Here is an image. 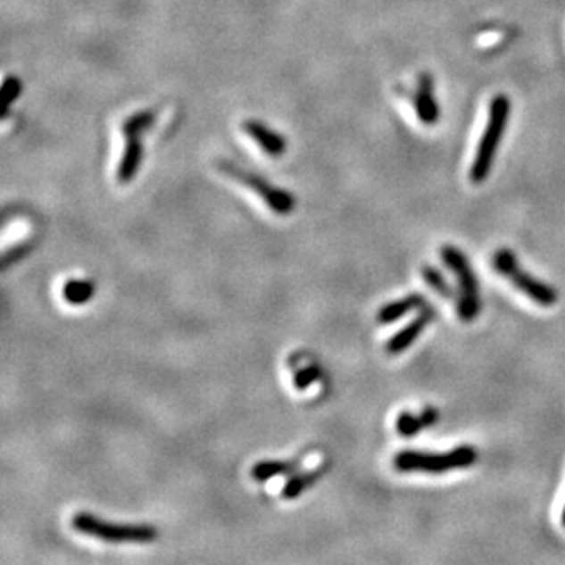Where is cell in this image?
<instances>
[{
  "mask_svg": "<svg viewBox=\"0 0 565 565\" xmlns=\"http://www.w3.org/2000/svg\"><path fill=\"white\" fill-rule=\"evenodd\" d=\"M154 121L153 112H141V114L130 116L121 125V136H123V153L121 160L116 170L120 183H129L136 178L137 169L143 160V145H141V134L150 129Z\"/></svg>",
  "mask_w": 565,
  "mask_h": 565,
  "instance_id": "52a82bcc",
  "label": "cell"
},
{
  "mask_svg": "<svg viewBox=\"0 0 565 565\" xmlns=\"http://www.w3.org/2000/svg\"><path fill=\"white\" fill-rule=\"evenodd\" d=\"M425 304H427V300L421 295H418V293L408 295L404 298L394 300V303L383 306L379 310V313H377V322H379V324H394L395 320L403 319L406 313H410L413 310H421Z\"/></svg>",
  "mask_w": 565,
  "mask_h": 565,
  "instance_id": "30bf717a",
  "label": "cell"
},
{
  "mask_svg": "<svg viewBox=\"0 0 565 565\" xmlns=\"http://www.w3.org/2000/svg\"><path fill=\"white\" fill-rule=\"evenodd\" d=\"M421 275H423L425 282H427L436 293H439L443 298H448V300H454V298H456L454 287H452V286L446 282V278L441 275L439 270H436V268H432V266H425V268L421 270Z\"/></svg>",
  "mask_w": 565,
  "mask_h": 565,
  "instance_id": "9a60e30c",
  "label": "cell"
},
{
  "mask_svg": "<svg viewBox=\"0 0 565 565\" xmlns=\"http://www.w3.org/2000/svg\"><path fill=\"white\" fill-rule=\"evenodd\" d=\"M216 167H218V172L223 174L225 178H229V179L240 183L242 187L249 188V191L254 193L275 214L286 216L295 209V196H291L287 191H282V188L271 187L266 179H262L251 172H245V170H242L231 163H225V162H220Z\"/></svg>",
  "mask_w": 565,
  "mask_h": 565,
  "instance_id": "8992f818",
  "label": "cell"
},
{
  "mask_svg": "<svg viewBox=\"0 0 565 565\" xmlns=\"http://www.w3.org/2000/svg\"><path fill=\"white\" fill-rule=\"evenodd\" d=\"M324 472V469H313L308 472H300V474H293L284 488H282V498L284 500H296L300 494H303L308 486H312L319 476Z\"/></svg>",
  "mask_w": 565,
  "mask_h": 565,
  "instance_id": "5bb4252c",
  "label": "cell"
},
{
  "mask_svg": "<svg viewBox=\"0 0 565 565\" xmlns=\"http://www.w3.org/2000/svg\"><path fill=\"white\" fill-rule=\"evenodd\" d=\"M19 94H21V81H19L17 78L6 79V81H4V87H3V103H4L3 112H4V116L8 114L10 104H12L13 101H17Z\"/></svg>",
  "mask_w": 565,
  "mask_h": 565,
  "instance_id": "ac0fdd59",
  "label": "cell"
},
{
  "mask_svg": "<svg viewBox=\"0 0 565 565\" xmlns=\"http://www.w3.org/2000/svg\"><path fill=\"white\" fill-rule=\"evenodd\" d=\"M561 523H563V527H565V507H563V512H561Z\"/></svg>",
  "mask_w": 565,
  "mask_h": 565,
  "instance_id": "ffe728a7",
  "label": "cell"
},
{
  "mask_svg": "<svg viewBox=\"0 0 565 565\" xmlns=\"http://www.w3.org/2000/svg\"><path fill=\"white\" fill-rule=\"evenodd\" d=\"M493 266L494 270L503 275L518 291L529 296L538 306L551 308L558 303V291L551 287L549 284L535 278L527 271H523L518 263L516 254L511 249H500L493 256Z\"/></svg>",
  "mask_w": 565,
  "mask_h": 565,
  "instance_id": "5b68a950",
  "label": "cell"
},
{
  "mask_svg": "<svg viewBox=\"0 0 565 565\" xmlns=\"http://www.w3.org/2000/svg\"><path fill=\"white\" fill-rule=\"evenodd\" d=\"M420 416H421V420L425 423V428L434 427L437 423V420H439V413H437V410L434 406H425V410L420 413Z\"/></svg>",
  "mask_w": 565,
  "mask_h": 565,
  "instance_id": "d6986e66",
  "label": "cell"
},
{
  "mask_svg": "<svg viewBox=\"0 0 565 565\" xmlns=\"http://www.w3.org/2000/svg\"><path fill=\"white\" fill-rule=\"evenodd\" d=\"M71 527L79 535L92 536L108 544H150L158 540V529L153 525H116L90 512H78Z\"/></svg>",
  "mask_w": 565,
  "mask_h": 565,
  "instance_id": "7a4b0ae2",
  "label": "cell"
},
{
  "mask_svg": "<svg viewBox=\"0 0 565 565\" xmlns=\"http://www.w3.org/2000/svg\"><path fill=\"white\" fill-rule=\"evenodd\" d=\"M395 428L401 437L410 439V437H416L425 428V423L421 416H413V413L410 411H401L395 421Z\"/></svg>",
  "mask_w": 565,
  "mask_h": 565,
  "instance_id": "2e32d148",
  "label": "cell"
},
{
  "mask_svg": "<svg viewBox=\"0 0 565 565\" xmlns=\"http://www.w3.org/2000/svg\"><path fill=\"white\" fill-rule=\"evenodd\" d=\"M300 467L298 461H258L251 469V478L256 483H266L277 476L291 474Z\"/></svg>",
  "mask_w": 565,
  "mask_h": 565,
  "instance_id": "7c38bea8",
  "label": "cell"
},
{
  "mask_svg": "<svg viewBox=\"0 0 565 565\" xmlns=\"http://www.w3.org/2000/svg\"><path fill=\"white\" fill-rule=\"evenodd\" d=\"M322 377V370L317 364H310L295 371L293 375V385L296 390H308L312 385H315Z\"/></svg>",
  "mask_w": 565,
  "mask_h": 565,
  "instance_id": "e0dca14e",
  "label": "cell"
},
{
  "mask_svg": "<svg viewBox=\"0 0 565 565\" xmlns=\"http://www.w3.org/2000/svg\"><path fill=\"white\" fill-rule=\"evenodd\" d=\"M441 258L445 266L458 277L460 296H458V315L463 322H472L481 310L478 278L470 268L467 256L454 245H443Z\"/></svg>",
  "mask_w": 565,
  "mask_h": 565,
  "instance_id": "277c9868",
  "label": "cell"
},
{
  "mask_svg": "<svg viewBox=\"0 0 565 565\" xmlns=\"http://www.w3.org/2000/svg\"><path fill=\"white\" fill-rule=\"evenodd\" d=\"M240 132L270 158H280L286 153V139L256 121H244Z\"/></svg>",
  "mask_w": 565,
  "mask_h": 565,
  "instance_id": "9c48e42d",
  "label": "cell"
},
{
  "mask_svg": "<svg viewBox=\"0 0 565 565\" xmlns=\"http://www.w3.org/2000/svg\"><path fill=\"white\" fill-rule=\"evenodd\" d=\"M478 461V450L470 445H461L446 454H430V452L401 450L394 458V469L397 472H427L443 474L448 470L469 469Z\"/></svg>",
  "mask_w": 565,
  "mask_h": 565,
  "instance_id": "6da1fadb",
  "label": "cell"
},
{
  "mask_svg": "<svg viewBox=\"0 0 565 565\" xmlns=\"http://www.w3.org/2000/svg\"><path fill=\"white\" fill-rule=\"evenodd\" d=\"M436 312L432 306L425 304L420 312V315L413 319L410 324H406L401 331H397L390 341L386 343V352L390 355H399L403 352H406L413 343L418 341L420 335L425 331V328L434 320Z\"/></svg>",
  "mask_w": 565,
  "mask_h": 565,
  "instance_id": "ba28073f",
  "label": "cell"
},
{
  "mask_svg": "<svg viewBox=\"0 0 565 565\" xmlns=\"http://www.w3.org/2000/svg\"><path fill=\"white\" fill-rule=\"evenodd\" d=\"M413 103H416V112L423 123L432 125L437 121L439 112H437V103L434 99L432 79L428 78V75H423V78L420 79L416 99H413Z\"/></svg>",
  "mask_w": 565,
  "mask_h": 565,
  "instance_id": "8fae6325",
  "label": "cell"
},
{
  "mask_svg": "<svg viewBox=\"0 0 565 565\" xmlns=\"http://www.w3.org/2000/svg\"><path fill=\"white\" fill-rule=\"evenodd\" d=\"M509 99L505 96H496L494 101L491 103V110H488V121L486 129L479 139L476 158L470 167V179L474 183H481L486 179L488 172H491L496 150L500 146V141L505 132V125L509 120Z\"/></svg>",
  "mask_w": 565,
  "mask_h": 565,
  "instance_id": "3957f363",
  "label": "cell"
},
{
  "mask_svg": "<svg viewBox=\"0 0 565 565\" xmlns=\"http://www.w3.org/2000/svg\"><path fill=\"white\" fill-rule=\"evenodd\" d=\"M96 284L92 280H68L62 286V298L71 306H83L94 298Z\"/></svg>",
  "mask_w": 565,
  "mask_h": 565,
  "instance_id": "4fadbf2b",
  "label": "cell"
}]
</instances>
